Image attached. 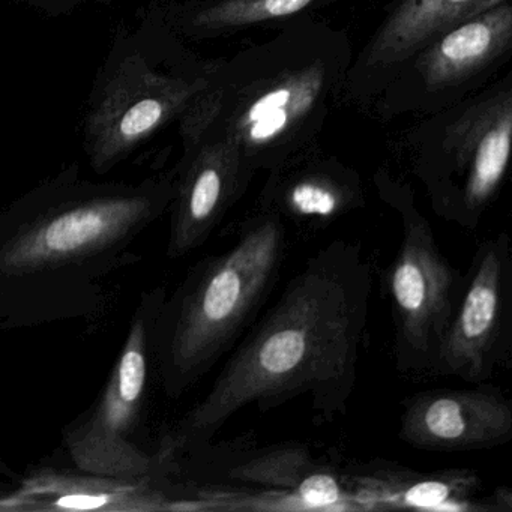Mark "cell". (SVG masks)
<instances>
[{
	"label": "cell",
	"mask_w": 512,
	"mask_h": 512,
	"mask_svg": "<svg viewBox=\"0 0 512 512\" xmlns=\"http://www.w3.org/2000/svg\"><path fill=\"white\" fill-rule=\"evenodd\" d=\"M373 269L361 245L329 242L251 323L208 394L178 422L161 457L208 445L239 410L307 397L317 424L344 416L370 322Z\"/></svg>",
	"instance_id": "obj_1"
},
{
	"label": "cell",
	"mask_w": 512,
	"mask_h": 512,
	"mask_svg": "<svg viewBox=\"0 0 512 512\" xmlns=\"http://www.w3.org/2000/svg\"><path fill=\"white\" fill-rule=\"evenodd\" d=\"M353 58L343 29L311 17L233 53L206 83L205 140L229 143L254 173L320 151Z\"/></svg>",
	"instance_id": "obj_2"
},
{
	"label": "cell",
	"mask_w": 512,
	"mask_h": 512,
	"mask_svg": "<svg viewBox=\"0 0 512 512\" xmlns=\"http://www.w3.org/2000/svg\"><path fill=\"white\" fill-rule=\"evenodd\" d=\"M286 251V221L259 209L229 248L196 263L164 298L154 352L169 397L196 385L247 332L280 278Z\"/></svg>",
	"instance_id": "obj_3"
},
{
	"label": "cell",
	"mask_w": 512,
	"mask_h": 512,
	"mask_svg": "<svg viewBox=\"0 0 512 512\" xmlns=\"http://www.w3.org/2000/svg\"><path fill=\"white\" fill-rule=\"evenodd\" d=\"M404 145L434 214L476 229L511 161L512 74L424 116L407 131Z\"/></svg>",
	"instance_id": "obj_4"
},
{
	"label": "cell",
	"mask_w": 512,
	"mask_h": 512,
	"mask_svg": "<svg viewBox=\"0 0 512 512\" xmlns=\"http://www.w3.org/2000/svg\"><path fill=\"white\" fill-rule=\"evenodd\" d=\"M373 181L401 224L400 245L383 280L394 326L395 367L406 376H434L463 292L464 272L440 250L412 185L385 169L377 170Z\"/></svg>",
	"instance_id": "obj_5"
},
{
	"label": "cell",
	"mask_w": 512,
	"mask_h": 512,
	"mask_svg": "<svg viewBox=\"0 0 512 512\" xmlns=\"http://www.w3.org/2000/svg\"><path fill=\"white\" fill-rule=\"evenodd\" d=\"M512 2L455 26L410 56L368 95L377 115L428 116L475 94L511 59Z\"/></svg>",
	"instance_id": "obj_6"
},
{
	"label": "cell",
	"mask_w": 512,
	"mask_h": 512,
	"mask_svg": "<svg viewBox=\"0 0 512 512\" xmlns=\"http://www.w3.org/2000/svg\"><path fill=\"white\" fill-rule=\"evenodd\" d=\"M163 292L143 299L121 355L85 421L67 434V448L82 472L100 478L134 481L154 466L137 442L148 395L149 368L154 352L155 323Z\"/></svg>",
	"instance_id": "obj_7"
},
{
	"label": "cell",
	"mask_w": 512,
	"mask_h": 512,
	"mask_svg": "<svg viewBox=\"0 0 512 512\" xmlns=\"http://www.w3.org/2000/svg\"><path fill=\"white\" fill-rule=\"evenodd\" d=\"M151 218L142 203H91L0 230V278L46 277L107 259L139 236Z\"/></svg>",
	"instance_id": "obj_8"
},
{
	"label": "cell",
	"mask_w": 512,
	"mask_h": 512,
	"mask_svg": "<svg viewBox=\"0 0 512 512\" xmlns=\"http://www.w3.org/2000/svg\"><path fill=\"white\" fill-rule=\"evenodd\" d=\"M512 248L500 232L479 245L467 272L457 310L446 332L434 376L469 383L490 380L511 362Z\"/></svg>",
	"instance_id": "obj_9"
},
{
	"label": "cell",
	"mask_w": 512,
	"mask_h": 512,
	"mask_svg": "<svg viewBox=\"0 0 512 512\" xmlns=\"http://www.w3.org/2000/svg\"><path fill=\"white\" fill-rule=\"evenodd\" d=\"M401 442L424 451L469 452L512 439V404L500 389H431L412 395L400 416Z\"/></svg>",
	"instance_id": "obj_10"
},
{
	"label": "cell",
	"mask_w": 512,
	"mask_h": 512,
	"mask_svg": "<svg viewBox=\"0 0 512 512\" xmlns=\"http://www.w3.org/2000/svg\"><path fill=\"white\" fill-rule=\"evenodd\" d=\"M217 481L248 485L292 497L302 511L359 509L343 475L313 457L302 443H275L256 448L248 437L214 449Z\"/></svg>",
	"instance_id": "obj_11"
},
{
	"label": "cell",
	"mask_w": 512,
	"mask_h": 512,
	"mask_svg": "<svg viewBox=\"0 0 512 512\" xmlns=\"http://www.w3.org/2000/svg\"><path fill=\"white\" fill-rule=\"evenodd\" d=\"M506 0H397L353 58L344 97L364 98L395 68L455 26Z\"/></svg>",
	"instance_id": "obj_12"
},
{
	"label": "cell",
	"mask_w": 512,
	"mask_h": 512,
	"mask_svg": "<svg viewBox=\"0 0 512 512\" xmlns=\"http://www.w3.org/2000/svg\"><path fill=\"white\" fill-rule=\"evenodd\" d=\"M202 146L173 209L167 242L170 260L202 247L256 176L229 143L203 140Z\"/></svg>",
	"instance_id": "obj_13"
},
{
	"label": "cell",
	"mask_w": 512,
	"mask_h": 512,
	"mask_svg": "<svg viewBox=\"0 0 512 512\" xmlns=\"http://www.w3.org/2000/svg\"><path fill=\"white\" fill-rule=\"evenodd\" d=\"M343 478L359 509H481L473 503L481 479L469 469L418 472L391 461L374 460L347 467Z\"/></svg>",
	"instance_id": "obj_14"
},
{
	"label": "cell",
	"mask_w": 512,
	"mask_h": 512,
	"mask_svg": "<svg viewBox=\"0 0 512 512\" xmlns=\"http://www.w3.org/2000/svg\"><path fill=\"white\" fill-rule=\"evenodd\" d=\"M364 205L356 170L320 151L268 173L259 197V209L284 221L331 223Z\"/></svg>",
	"instance_id": "obj_15"
},
{
	"label": "cell",
	"mask_w": 512,
	"mask_h": 512,
	"mask_svg": "<svg viewBox=\"0 0 512 512\" xmlns=\"http://www.w3.org/2000/svg\"><path fill=\"white\" fill-rule=\"evenodd\" d=\"M320 2L323 0H214L203 11L202 23L206 28L233 34L299 16Z\"/></svg>",
	"instance_id": "obj_16"
},
{
	"label": "cell",
	"mask_w": 512,
	"mask_h": 512,
	"mask_svg": "<svg viewBox=\"0 0 512 512\" xmlns=\"http://www.w3.org/2000/svg\"><path fill=\"white\" fill-rule=\"evenodd\" d=\"M163 115V107L158 101L145 100L134 106L122 119L121 131L124 136L134 137L154 127Z\"/></svg>",
	"instance_id": "obj_17"
}]
</instances>
